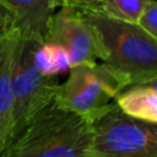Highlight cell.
<instances>
[{
  "label": "cell",
  "mask_w": 157,
  "mask_h": 157,
  "mask_svg": "<svg viewBox=\"0 0 157 157\" xmlns=\"http://www.w3.org/2000/svg\"><path fill=\"white\" fill-rule=\"evenodd\" d=\"M11 22V12L10 10L0 1V29L9 26Z\"/></svg>",
  "instance_id": "4fadbf2b"
},
{
  "label": "cell",
  "mask_w": 157,
  "mask_h": 157,
  "mask_svg": "<svg viewBox=\"0 0 157 157\" xmlns=\"http://www.w3.org/2000/svg\"><path fill=\"white\" fill-rule=\"evenodd\" d=\"M43 42L18 39L13 70V126L12 140L26 128L29 120L54 102L59 82L55 77L43 76L33 63L36 48ZM10 142V144H11Z\"/></svg>",
  "instance_id": "5b68a950"
},
{
  "label": "cell",
  "mask_w": 157,
  "mask_h": 157,
  "mask_svg": "<svg viewBox=\"0 0 157 157\" xmlns=\"http://www.w3.org/2000/svg\"><path fill=\"white\" fill-rule=\"evenodd\" d=\"M43 43L64 48L71 61L77 65H94L101 56L98 40L92 26L76 10L60 9L50 17Z\"/></svg>",
  "instance_id": "8992f818"
},
{
  "label": "cell",
  "mask_w": 157,
  "mask_h": 157,
  "mask_svg": "<svg viewBox=\"0 0 157 157\" xmlns=\"http://www.w3.org/2000/svg\"><path fill=\"white\" fill-rule=\"evenodd\" d=\"M121 90L120 81L103 64H83L72 66L66 81L58 85L54 103L92 121Z\"/></svg>",
  "instance_id": "277c9868"
},
{
  "label": "cell",
  "mask_w": 157,
  "mask_h": 157,
  "mask_svg": "<svg viewBox=\"0 0 157 157\" xmlns=\"http://www.w3.org/2000/svg\"><path fill=\"white\" fill-rule=\"evenodd\" d=\"M137 25L157 40V1L152 0L140 16Z\"/></svg>",
  "instance_id": "8fae6325"
},
{
  "label": "cell",
  "mask_w": 157,
  "mask_h": 157,
  "mask_svg": "<svg viewBox=\"0 0 157 157\" xmlns=\"http://www.w3.org/2000/svg\"><path fill=\"white\" fill-rule=\"evenodd\" d=\"M11 12L10 27L20 38L43 42L47 25L54 13L53 0H0Z\"/></svg>",
  "instance_id": "ba28073f"
},
{
  "label": "cell",
  "mask_w": 157,
  "mask_h": 157,
  "mask_svg": "<svg viewBox=\"0 0 157 157\" xmlns=\"http://www.w3.org/2000/svg\"><path fill=\"white\" fill-rule=\"evenodd\" d=\"M17 32L6 26L0 29V155L12 139L13 126V70L18 44Z\"/></svg>",
  "instance_id": "52a82bcc"
},
{
  "label": "cell",
  "mask_w": 157,
  "mask_h": 157,
  "mask_svg": "<svg viewBox=\"0 0 157 157\" xmlns=\"http://www.w3.org/2000/svg\"><path fill=\"white\" fill-rule=\"evenodd\" d=\"M88 157H157V123L132 118L112 103L91 121Z\"/></svg>",
  "instance_id": "3957f363"
},
{
  "label": "cell",
  "mask_w": 157,
  "mask_h": 157,
  "mask_svg": "<svg viewBox=\"0 0 157 157\" xmlns=\"http://www.w3.org/2000/svg\"><path fill=\"white\" fill-rule=\"evenodd\" d=\"M114 103L132 118L157 123V77L125 87L115 96Z\"/></svg>",
  "instance_id": "9c48e42d"
},
{
  "label": "cell",
  "mask_w": 157,
  "mask_h": 157,
  "mask_svg": "<svg viewBox=\"0 0 157 157\" xmlns=\"http://www.w3.org/2000/svg\"><path fill=\"white\" fill-rule=\"evenodd\" d=\"M54 9H71L76 11H98L101 0H53Z\"/></svg>",
  "instance_id": "7c38bea8"
},
{
  "label": "cell",
  "mask_w": 157,
  "mask_h": 157,
  "mask_svg": "<svg viewBox=\"0 0 157 157\" xmlns=\"http://www.w3.org/2000/svg\"><path fill=\"white\" fill-rule=\"evenodd\" d=\"M92 26L102 64L123 87L157 77V40L137 23L118 21L99 11H78Z\"/></svg>",
  "instance_id": "6da1fadb"
},
{
  "label": "cell",
  "mask_w": 157,
  "mask_h": 157,
  "mask_svg": "<svg viewBox=\"0 0 157 157\" xmlns=\"http://www.w3.org/2000/svg\"><path fill=\"white\" fill-rule=\"evenodd\" d=\"M91 121L54 102L39 110L0 157H88Z\"/></svg>",
  "instance_id": "7a4b0ae2"
},
{
  "label": "cell",
  "mask_w": 157,
  "mask_h": 157,
  "mask_svg": "<svg viewBox=\"0 0 157 157\" xmlns=\"http://www.w3.org/2000/svg\"><path fill=\"white\" fill-rule=\"evenodd\" d=\"M152 0H101L99 12L129 23H137L140 16Z\"/></svg>",
  "instance_id": "30bf717a"
}]
</instances>
